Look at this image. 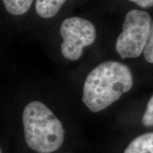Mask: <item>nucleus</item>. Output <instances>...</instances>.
<instances>
[{
  "mask_svg": "<svg viewBox=\"0 0 153 153\" xmlns=\"http://www.w3.org/2000/svg\"><path fill=\"white\" fill-rule=\"evenodd\" d=\"M60 32L63 40L61 53L65 58L72 61L79 60L83 54L84 48L94 43L97 36L91 22L80 17L65 19Z\"/></svg>",
  "mask_w": 153,
  "mask_h": 153,
  "instance_id": "20e7f679",
  "label": "nucleus"
},
{
  "mask_svg": "<svg viewBox=\"0 0 153 153\" xmlns=\"http://www.w3.org/2000/svg\"><path fill=\"white\" fill-rule=\"evenodd\" d=\"M123 153H153V133H145L135 137Z\"/></svg>",
  "mask_w": 153,
  "mask_h": 153,
  "instance_id": "39448f33",
  "label": "nucleus"
},
{
  "mask_svg": "<svg viewBox=\"0 0 153 153\" xmlns=\"http://www.w3.org/2000/svg\"><path fill=\"white\" fill-rule=\"evenodd\" d=\"M143 124L145 127L153 126V95L149 100L146 109L142 118Z\"/></svg>",
  "mask_w": 153,
  "mask_h": 153,
  "instance_id": "1a4fd4ad",
  "label": "nucleus"
},
{
  "mask_svg": "<svg viewBox=\"0 0 153 153\" xmlns=\"http://www.w3.org/2000/svg\"><path fill=\"white\" fill-rule=\"evenodd\" d=\"M129 1H133L142 8L146 9L153 7V0H129Z\"/></svg>",
  "mask_w": 153,
  "mask_h": 153,
  "instance_id": "9d476101",
  "label": "nucleus"
},
{
  "mask_svg": "<svg viewBox=\"0 0 153 153\" xmlns=\"http://www.w3.org/2000/svg\"><path fill=\"white\" fill-rule=\"evenodd\" d=\"M143 55H144L145 60L148 62L153 64V21L151 24L150 34H149L145 49L143 51Z\"/></svg>",
  "mask_w": 153,
  "mask_h": 153,
  "instance_id": "6e6552de",
  "label": "nucleus"
},
{
  "mask_svg": "<svg viewBox=\"0 0 153 153\" xmlns=\"http://www.w3.org/2000/svg\"><path fill=\"white\" fill-rule=\"evenodd\" d=\"M151 24V17L146 11L134 9L127 13L123 31L116 43V50L122 59L134 58L143 53Z\"/></svg>",
  "mask_w": 153,
  "mask_h": 153,
  "instance_id": "7ed1b4c3",
  "label": "nucleus"
},
{
  "mask_svg": "<svg viewBox=\"0 0 153 153\" xmlns=\"http://www.w3.org/2000/svg\"><path fill=\"white\" fill-rule=\"evenodd\" d=\"M133 85V74L128 67L117 61H106L87 75L82 101L91 112H99L131 90Z\"/></svg>",
  "mask_w": 153,
  "mask_h": 153,
  "instance_id": "f257e3e1",
  "label": "nucleus"
},
{
  "mask_svg": "<svg viewBox=\"0 0 153 153\" xmlns=\"http://www.w3.org/2000/svg\"><path fill=\"white\" fill-rule=\"evenodd\" d=\"M33 0H2L4 7L9 14L19 16L27 12Z\"/></svg>",
  "mask_w": 153,
  "mask_h": 153,
  "instance_id": "0eeeda50",
  "label": "nucleus"
},
{
  "mask_svg": "<svg viewBox=\"0 0 153 153\" xmlns=\"http://www.w3.org/2000/svg\"><path fill=\"white\" fill-rule=\"evenodd\" d=\"M25 140L38 153H51L60 148L65 131L60 120L41 101H32L23 112Z\"/></svg>",
  "mask_w": 153,
  "mask_h": 153,
  "instance_id": "f03ea898",
  "label": "nucleus"
},
{
  "mask_svg": "<svg viewBox=\"0 0 153 153\" xmlns=\"http://www.w3.org/2000/svg\"><path fill=\"white\" fill-rule=\"evenodd\" d=\"M67 0H36V10L39 16L50 19L57 14Z\"/></svg>",
  "mask_w": 153,
  "mask_h": 153,
  "instance_id": "423d86ee",
  "label": "nucleus"
}]
</instances>
